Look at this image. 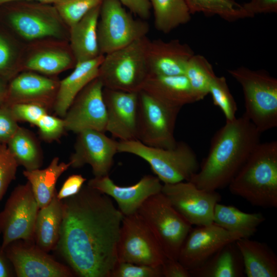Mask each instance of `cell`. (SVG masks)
Listing matches in <instances>:
<instances>
[{"mask_svg": "<svg viewBox=\"0 0 277 277\" xmlns=\"http://www.w3.org/2000/svg\"><path fill=\"white\" fill-rule=\"evenodd\" d=\"M76 64L70 47L46 46L37 48L24 65L27 70L44 75H55L74 67Z\"/></svg>", "mask_w": 277, "mask_h": 277, "instance_id": "28", "label": "cell"}, {"mask_svg": "<svg viewBox=\"0 0 277 277\" xmlns=\"http://www.w3.org/2000/svg\"><path fill=\"white\" fill-rule=\"evenodd\" d=\"M62 202L55 250L77 276L110 277L124 215L110 196L88 185Z\"/></svg>", "mask_w": 277, "mask_h": 277, "instance_id": "1", "label": "cell"}, {"mask_svg": "<svg viewBox=\"0 0 277 277\" xmlns=\"http://www.w3.org/2000/svg\"><path fill=\"white\" fill-rule=\"evenodd\" d=\"M146 20L135 19L118 0H104L101 5L97 34L100 54L105 55L147 36Z\"/></svg>", "mask_w": 277, "mask_h": 277, "instance_id": "8", "label": "cell"}, {"mask_svg": "<svg viewBox=\"0 0 277 277\" xmlns=\"http://www.w3.org/2000/svg\"><path fill=\"white\" fill-rule=\"evenodd\" d=\"M243 238L214 223L190 230L180 249L177 260L189 271L199 267L226 245Z\"/></svg>", "mask_w": 277, "mask_h": 277, "instance_id": "16", "label": "cell"}, {"mask_svg": "<svg viewBox=\"0 0 277 277\" xmlns=\"http://www.w3.org/2000/svg\"><path fill=\"white\" fill-rule=\"evenodd\" d=\"M0 234H1V231H0Z\"/></svg>", "mask_w": 277, "mask_h": 277, "instance_id": "50", "label": "cell"}, {"mask_svg": "<svg viewBox=\"0 0 277 277\" xmlns=\"http://www.w3.org/2000/svg\"><path fill=\"white\" fill-rule=\"evenodd\" d=\"M70 166L69 162H60L59 158L55 157L43 169L23 171V175L31 185L39 209L47 206L56 194L58 179Z\"/></svg>", "mask_w": 277, "mask_h": 277, "instance_id": "29", "label": "cell"}, {"mask_svg": "<svg viewBox=\"0 0 277 277\" xmlns=\"http://www.w3.org/2000/svg\"><path fill=\"white\" fill-rule=\"evenodd\" d=\"M18 166L7 144H0V201L11 182L15 180Z\"/></svg>", "mask_w": 277, "mask_h": 277, "instance_id": "38", "label": "cell"}, {"mask_svg": "<svg viewBox=\"0 0 277 277\" xmlns=\"http://www.w3.org/2000/svg\"><path fill=\"white\" fill-rule=\"evenodd\" d=\"M118 153L137 156L150 165L152 171L164 184L189 181L200 168L197 156L184 142H177L171 148L147 146L137 140L118 141Z\"/></svg>", "mask_w": 277, "mask_h": 277, "instance_id": "4", "label": "cell"}, {"mask_svg": "<svg viewBox=\"0 0 277 277\" xmlns=\"http://www.w3.org/2000/svg\"><path fill=\"white\" fill-rule=\"evenodd\" d=\"M41 137L45 141L51 142L59 138L65 131L63 118L49 114L44 115L35 125Z\"/></svg>", "mask_w": 277, "mask_h": 277, "instance_id": "40", "label": "cell"}, {"mask_svg": "<svg viewBox=\"0 0 277 277\" xmlns=\"http://www.w3.org/2000/svg\"><path fill=\"white\" fill-rule=\"evenodd\" d=\"M209 94L211 95L214 105L223 112L226 122H231L236 118L237 105L224 76H215L210 84Z\"/></svg>", "mask_w": 277, "mask_h": 277, "instance_id": "36", "label": "cell"}, {"mask_svg": "<svg viewBox=\"0 0 277 277\" xmlns=\"http://www.w3.org/2000/svg\"><path fill=\"white\" fill-rule=\"evenodd\" d=\"M39 207L28 181L17 185L11 192L0 212L1 246L3 251L18 240L33 242L35 222Z\"/></svg>", "mask_w": 277, "mask_h": 277, "instance_id": "11", "label": "cell"}, {"mask_svg": "<svg viewBox=\"0 0 277 277\" xmlns=\"http://www.w3.org/2000/svg\"><path fill=\"white\" fill-rule=\"evenodd\" d=\"M17 277H72L67 265L56 261L33 242L14 241L3 250Z\"/></svg>", "mask_w": 277, "mask_h": 277, "instance_id": "13", "label": "cell"}, {"mask_svg": "<svg viewBox=\"0 0 277 277\" xmlns=\"http://www.w3.org/2000/svg\"><path fill=\"white\" fill-rule=\"evenodd\" d=\"M14 274L12 265L0 247V277H11Z\"/></svg>", "mask_w": 277, "mask_h": 277, "instance_id": "47", "label": "cell"}, {"mask_svg": "<svg viewBox=\"0 0 277 277\" xmlns=\"http://www.w3.org/2000/svg\"><path fill=\"white\" fill-rule=\"evenodd\" d=\"M194 54L189 45L179 39H149L147 48L149 75H183L188 62Z\"/></svg>", "mask_w": 277, "mask_h": 277, "instance_id": "21", "label": "cell"}, {"mask_svg": "<svg viewBox=\"0 0 277 277\" xmlns=\"http://www.w3.org/2000/svg\"><path fill=\"white\" fill-rule=\"evenodd\" d=\"M242 5L251 17L256 14L277 12V0H249Z\"/></svg>", "mask_w": 277, "mask_h": 277, "instance_id": "43", "label": "cell"}, {"mask_svg": "<svg viewBox=\"0 0 277 277\" xmlns=\"http://www.w3.org/2000/svg\"><path fill=\"white\" fill-rule=\"evenodd\" d=\"M19 127L9 107L5 103L0 105V144H7Z\"/></svg>", "mask_w": 277, "mask_h": 277, "instance_id": "41", "label": "cell"}, {"mask_svg": "<svg viewBox=\"0 0 277 277\" xmlns=\"http://www.w3.org/2000/svg\"><path fill=\"white\" fill-rule=\"evenodd\" d=\"M161 265L157 266L117 262L110 277H162Z\"/></svg>", "mask_w": 277, "mask_h": 277, "instance_id": "37", "label": "cell"}, {"mask_svg": "<svg viewBox=\"0 0 277 277\" xmlns=\"http://www.w3.org/2000/svg\"><path fill=\"white\" fill-rule=\"evenodd\" d=\"M184 74L199 101L209 94L210 84L216 76L207 59L202 55L195 54L188 62Z\"/></svg>", "mask_w": 277, "mask_h": 277, "instance_id": "34", "label": "cell"}, {"mask_svg": "<svg viewBox=\"0 0 277 277\" xmlns=\"http://www.w3.org/2000/svg\"><path fill=\"white\" fill-rule=\"evenodd\" d=\"M86 179L81 174H72L69 176L63 183L56 196L60 200L76 194L84 186Z\"/></svg>", "mask_w": 277, "mask_h": 277, "instance_id": "42", "label": "cell"}, {"mask_svg": "<svg viewBox=\"0 0 277 277\" xmlns=\"http://www.w3.org/2000/svg\"><path fill=\"white\" fill-rule=\"evenodd\" d=\"M117 262L152 266L167 258L149 227L136 212L124 216L116 248Z\"/></svg>", "mask_w": 277, "mask_h": 277, "instance_id": "10", "label": "cell"}, {"mask_svg": "<svg viewBox=\"0 0 277 277\" xmlns=\"http://www.w3.org/2000/svg\"><path fill=\"white\" fill-rule=\"evenodd\" d=\"M192 14L203 13L210 16L217 15L225 21L232 22L251 18L242 5L235 0H185Z\"/></svg>", "mask_w": 277, "mask_h": 277, "instance_id": "33", "label": "cell"}, {"mask_svg": "<svg viewBox=\"0 0 277 277\" xmlns=\"http://www.w3.org/2000/svg\"><path fill=\"white\" fill-rule=\"evenodd\" d=\"M161 192L192 226L213 223L215 206L221 199L216 191L200 189L190 181L163 184Z\"/></svg>", "mask_w": 277, "mask_h": 277, "instance_id": "12", "label": "cell"}, {"mask_svg": "<svg viewBox=\"0 0 277 277\" xmlns=\"http://www.w3.org/2000/svg\"><path fill=\"white\" fill-rule=\"evenodd\" d=\"M56 194L47 206L39 209L34 228L33 242L47 252L56 248L62 221L63 202Z\"/></svg>", "mask_w": 277, "mask_h": 277, "instance_id": "26", "label": "cell"}, {"mask_svg": "<svg viewBox=\"0 0 277 277\" xmlns=\"http://www.w3.org/2000/svg\"><path fill=\"white\" fill-rule=\"evenodd\" d=\"M58 86V81L28 70L11 81L5 103H33L49 110L53 107Z\"/></svg>", "mask_w": 277, "mask_h": 277, "instance_id": "20", "label": "cell"}, {"mask_svg": "<svg viewBox=\"0 0 277 277\" xmlns=\"http://www.w3.org/2000/svg\"><path fill=\"white\" fill-rule=\"evenodd\" d=\"M12 57L11 46L6 38L0 34V73L9 67Z\"/></svg>", "mask_w": 277, "mask_h": 277, "instance_id": "46", "label": "cell"}, {"mask_svg": "<svg viewBox=\"0 0 277 277\" xmlns=\"http://www.w3.org/2000/svg\"><path fill=\"white\" fill-rule=\"evenodd\" d=\"M265 220L261 212L247 213L231 205L217 203L214 207L213 223L222 228L249 238Z\"/></svg>", "mask_w": 277, "mask_h": 277, "instance_id": "30", "label": "cell"}, {"mask_svg": "<svg viewBox=\"0 0 277 277\" xmlns=\"http://www.w3.org/2000/svg\"><path fill=\"white\" fill-rule=\"evenodd\" d=\"M74 152L70 156V167L78 168L89 165L94 177L108 175L118 153V141L104 132L87 129L77 133Z\"/></svg>", "mask_w": 277, "mask_h": 277, "instance_id": "17", "label": "cell"}, {"mask_svg": "<svg viewBox=\"0 0 277 277\" xmlns=\"http://www.w3.org/2000/svg\"><path fill=\"white\" fill-rule=\"evenodd\" d=\"M181 108L168 106L145 91L138 92L137 140L153 147L171 148L176 144L174 128Z\"/></svg>", "mask_w": 277, "mask_h": 277, "instance_id": "9", "label": "cell"}, {"mask_svg": "<svg viewBox=\"0 0 277 277\" xmlns=\"http://www.w3.org/2000/svg\"><path fill=\"white\" fill-rule=\"evenodd\" d=\"M247 277H276L277 256L264 242L242 238L235 242Z\"/></svg>", "mask_w": 277, "mask_h": 277, "instance_id": "25", "label": "cell"}, {"mask_svg": "<svg viewBox=\"0 0 277 277\" xmlns=\"http://www.w3.org/2000/svg\"><path fill=\"white\" fill-rule=\"evenodd\" d=\"M253 206L277 207V142L261 143L228 185Z\"/></svg>", "mask_w": 277, "mask_h": 277, "instance_id": "3", "label": "cell"}, {"mask_svg": "<svg viewBox=\"0 0 277 277\" xmlns=\"http://www.w3.org/2000/svg\"><path fill=\"white\" fill-rule=\"evenodd\" d=\"M103 88L97 77L81 90L63 118L66 130L75 133L87 129L106 132L107 110Z\"/></svg>", "mask_w": 277, "mask_h": 277, "instance_id": "15", "label": "cell"}, {"mask_svg": "<svg viewBox=\"0 0 277 277\" xmlns=\"http://www.w3.org/2000/svg\"><path fill=\"white\" fill-rule=\"evenodd\" d=\"M7 91L8 89L6 88L4 82L0 78V105L5 103Z\"/></svg>", "mask_w": 277, "mask_h": 277, "instance_id": "48", "label": "cell"}, {"mask_svg": "<svg viewBox=\"0 0 277 277\" xmlns=\"http://www.w3.org/2000/svg\"><path fill=\"white\" fill-rule=\"evenodd\" d=\"M118 1L141 19L146 20L149 18L152 8L150 0Z\"/></svg>", "mask_w": 277, "mask_h": 277, "instance_id": "45", "label": "cell"}, {"mask_svg": "<svg viewBox=\"0 0 277 277\" xmlns=\"http://www.w3.org/2000/svg\"><path fill=\"white\" fill-rule=\"evenodd\" d=\"M87 185L112 197L124 216L136 213L147 199L161 192L163 186L157 176L149 174L128 186L116 185L108 175L94 177L88 181Z\"/></svg>", "mask_w": 277, "mask_h": 277, "instance_id": "19", "label": "cell"}, {"mask_svg": "<svg viewBox=\"0 0 277 277\" xmlns=\"http://www.w3.org/2000/svg\"><path fill=\"white\" fill-rule=\"evenodd\" d=\"M242 87L244 115L261 133L277 126V80L266 71L244 66L228 71Z\"/></svg>", "mask_w": 277, "mask_h": 277, "instance_id": "6", "label": "cell"}, {"mask_svg": "<svg viewBox=\"0 0 277 277\" xmlns=\"http://www.w3.org/2000/svg\"><path fill=\"white\" fill-rule=\"evenodd\" d=\"M43 4H26L11 12L8 19L12 28L30 41L66 37L68 26L53 6Z\"/></svg>", "mask_w": 277, "mask_h": 277, "instance_id": "14", "label": "cell"}, {"mask_svg": "<svg viewBox=\"0 0 277 277\" xmlns=\"http://www.w3.org/2000/svg\"><path fill=\"white\" fill-rule=\"evenodd\" d=\"M56 0H0V4H3L12 2H21V1H36L39 2L43 4H48L49 3H53Z\"/></svg>", "mask_w": 277, "mask_h": 277, "instance_id": "49", "label": "cell"}, {"mask_svg": "<svg viewBox=\"0 0 277 277\" xmlns=\"http://www.w3.org/2000/svg\"><path fill=\"white\" fill-rule=\"evenodd\" d=\"M104 0H56L53 7L69 27H71L88 12L102 4Z\"/></svg>", "mask_w": 277, "mask_h": 277, "instance_id": "35", "label": "cell"}, {"mask_svg": "<svg viewBox=\"0 0 277 277\" xmlns=\"http://www.w3.org/2000/svg\"><path fill=\"white\" fill-rule=\"evenodd\" d=\"M142 90L174 108L181 109L185 105L199 101L184 74L149 75Z\"/></svg>", "mask_w": 277, "mask_h": 277, "instance_id": "23", "label": "cell"}, {"mask_svg": "<svg viewBox=\"0 0 277 277\" xmlns=\"http://www.w3.org/2000/svg\"><path fill=\"white\" fill-rule=\"evenodd\" d=\"M7 147L18 166L26 170L39 168L42 165V155L38 145L31 132L19 127L7 143Z\"/></svg>", "mask_w": 277, "mask_h": 277, "instance_id": "32", "label": "cell"}, {"mask_svg": "<svg viewBox=\"0 0 277 277\" xmlns=\"http://www.w3.org/2000/svg\"><path fill=\"white\" fill-rule=\"evenodd\" d=\"M137 213L149 227L167 258L177 260L192 225L161 192L147 199Z\"/></svg>", "mask_w": 277, "mask_h": 277, "instance_id": "7", "label": "cell"}, {"mask_svg": "<svg viewBox=\"0 0 277 277\" xmlns=\"http://www.w3.org/2000/svg\"><path fill=\"white\" fill-rule=\"evenodd\" d=\"M193 277H242V256L234 242L229 243L199 267L190 271Z\"/></svg>", "mask_w": 277, "mask_h": 277, "instance_id": "27", "label": "cell"}, {"mask_svg": "<svg viewBox=\"0 0 277 277\" xmlns=\"http://www.w3.org/2000/svg\"><path fill=\"white\" fill-rule=\"evenodd\" d=\"M147 36L104 55L97 77L104 87L139 92L149 76Z\"/></svg>", "mask_w": 277, "mask_h": 277, "instance_id": "5", "label": "cell"}, {"mask_svg": "<svg viewBox=\"0 0 277 277\" xmlns=\"http://www.w3.org/2000/svg\"><path fill=\"white\" fill-rule=\"evenodd\" d=\"M107 110L106 132L119 141L137 140L138 92L103 88Z\"/></svg>", "mask_w": 277, "mask_h": 277, "instance_id": "18", "label": "cell"}, {"mask_svg": "<svg viewBox=\"0 0 277 277\" xmlns=\"http://www.w3.org/2000/svg\"><path fill=\"white\" fill-rule=\"evenodd\" d=\"M101 5L91 10L69 28V47L76 63L91 60L102 55L97 34Z\"/></svg>", "mask_w": 277, "mask_h": 277, "instance_id": "24", "label": "cell"}, {"mask_svg": "<svg viewBox=\"0 0 277 277\" xmlns=\"http://www.w3.org/2000/svg\"><path fill=\"white\" fill-rule=\"evenodd\" d=\"M155 29L168 33L188 23L191 14L185 0H150Z\"/></svg>", "mask_w": 277, "mask_h": 277, "instance_id": "31", "label": "cell"}, {"mask_svg": "<svg viewBox=\"0 0 277 277\" xmlns=\"http://www.w3.org/2000/svg\"><path fill=\"white\" fill-rule=\"evenodd\" d=\"M163 276L191 277L190 271L177 260L166 258L161 265Z\"/></svg>", "mask_w": 277, "mask_h": 277, "instance_id": "44", "label": "cell"}, {"mask_svg": "<svg viewBox=\"0 0 277 277\" xmlns=\"http://www.w3.org/2000/svg\"><path fill=\"white\" fill-rule=\"evenodd\" d=\"M261 134L244 114L226 122L214 134L207 156L189 181L208 191L228 186L260 143Z\"/></svg>", "mask_w": 277, "mask_h": 277, "instance_id": "2", "label": "cell"}, {"mask_svg": "<svg viewBox=\"0 0 277 277\" xmlns=\"http://www.w3.org/2000/svg\"><path fill=\"white\" fill-rule=\"evenodd\" d=\"M104 56L101 55L91 60L77 63L72 72L59 82L53 106L57 115L64 117L78 94L98 76Z\"/></svg>", "mask_w": 277, "mask_h": 277, "instance_id": "22", "label": "cell"}, {"mask_svg": "<svg viewBox=\"0 0 277 277\" xmlns=\"http://www.w3.org/2000/svg\"><path fill=\"white\" fill-rule=\"evenodd\" d=\"M8 106L17 122H26L34 125H36L39 120L48 113L46 108L33 103H15Z\"/></svg>", "mask_w": 277, "mask_h": 277, "instance_id": "39", "label": "cell"}]
</instances>
